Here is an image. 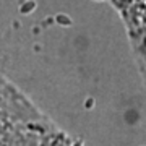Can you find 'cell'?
<instances>
[{
	"mask_svg": "<svg viewBox=\"0 0 146 146\" xmlns=\"http://www.w3.org/2000/svg\"><path fill=\"white\" fill-rule=\"evenodd\" d=\"M73 146H81V145H80V143H76V145H73Z\"/></svg>",
	"mask_w": 146,
	"mask_h": 146,
	"instance_id": "obj_2",
	"label": "cell"
},
{
	"mask_svg": "<svg viewBox=\"0 0 146 146\" xmlns=\"http://www.w3.org/2000/svg\"><path fill=\"white\" fill-rule=\"evenodd\" d=\"M84 106H86V109H93V106H94V99H93V98H91V99H86Z\"/></svg>",
	"mask_w": 146,
	"mask_h": 146,
	"instance_id": "obj_1",
	"label": "cell"
}]
</instances>
